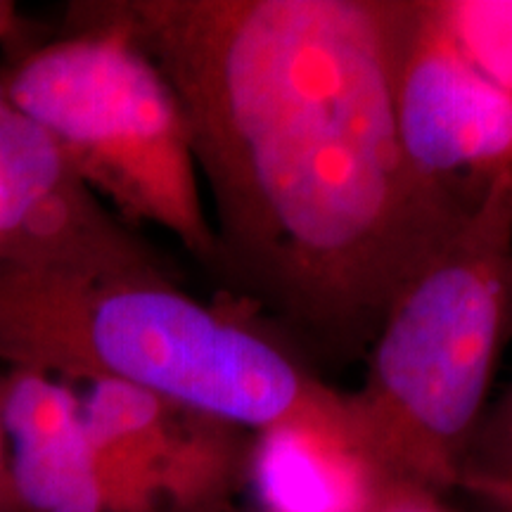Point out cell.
Instances as JSON below:
<instances>
[{
	"label": "cell",
	"instance_id": "obj_1",
	"mask_svg": "<svg viewBox=\"0 0 512 512\" xmlns=\"http://www.w3.org/2000/svg\"><path fill=\"white\" fill-rule=\"evenodd\" d=\"M64 15L124 31L169 81L211 200V273L302 358H366L484 195L444 197L408 169L392 0H91Z\"/></svg>",
	"mask_w": 512,
	"mask_h": 512
},
{
	"label": "cell",
	"instance_id": "obj_3",
	"mask_svg": "<svg viewBox=\"0 0 512 512\" xmlns=\"http://www.w3.org/2000/svg\"><path fill=\"white\" fill-rule=\"evenodd\" d=\"M510 169L401 287L363 358V384L344 394L356 446L382 479L458 489L512 337Z\"/></svg>",
	"mask_w": 512,
	"mask_h": 512
},
{
	"label": "cell",
	"instance_id": "obj_15",
	"mask_svg": "<svg viewBox=\"0 0 512 512\" xmlns=\"http://www.w3.org/2000/svg\"><path fill=\"white\" fill-rule=\"evenodd\" d=\"M0 512H19L15 486H12L10 475V444L3 415H0Z\"/></svg>",
	"mask_w": 512,
	"mask_h": 512
},
{
	"label": "cell",
	"instance_id": "obj_17",
	"mask_svg": "<svg viewBox=\"0 0 512 512\" xmlns=\"http://www.w3.org/2000/svg\"><path fill=\"white\" fill-rule=\"evenodd\" d=\"M252 512H256V510H252Z\"/></svg>",
	"mask_w": 512,
	"mask_h": 512
},
{
	"label": "cell",
	"instance_id": "obj_4",
	"mask_svg": "<svg viewBox=\"0 0 512 512\" xmlns=\"http://www.w3.org/2000/svg\"><path fill=\"white\" fill-rule=\"evenodd\" d=\"M0 93L121 221L157 226L214 271L216 238L183 110L124 31L64 15L53 38L8 55Z\"/></svg>",
	"mask_w": 512,
	"mask_h": 512
},
{
	"label": "cell",
	"instance_id": "obj_6",
	"mask_svg": "<svg viewBox=\"0 0 512 512\" xmlns=\"http://www.w3.org/2000/svg\"><path fill=\"white\" fill-rule=\"evenodd\" d=\"M88 384L81 413L112 512H238L252 432L131 384Z\"/></svg>",
	"mask_w": 512,
	"mask_h": 512
},
{
	"label": "cell",
	"instance_id": "obj_16",
	"mask_svg": "<svg viewBox=\"0 0 512 512\" xmlns=\"http://www.w3.org/2000/svg\"><path fill=\"white\" fill-rule=\"evenodd\" d=\"M510 174H512V169H510Z\"/></svg>",
	"mask_w": 512,
	"mask_h": 512
},
{
	"label": "cell",
	"instance_id": "obj_2",
	"mask_svg": "<svg viewBox=\"0 0 512 512\" xmlns=\"http://www.w3.org/2000/svg\"><path fill=\"white\" fill-rule=\"evenodd\" d=\"M0 361L57 380H114L252 434L349 427L344 392L245 318L190 297L171 275H83L0 261Z\"/></svg>",
	"mask_w": 512,
	"mask_h": 512
},
{
	"label": "cell",
	"instance_id": "obj_11",
	"mask_svg": "<svg viewBox=\"0 0 512 512\" xmlns=\"http://www.w3.org/2000/svg\"><path fill=\"white\" fill-rule=\"evenodd\" d=\"M463 479H479L512 489V384L501 399L486 406L463 460L460 482Z\"/></svg>",
	"mask_w": 512,
	"mask_h": 512
},
{
	"label": "cell",
	"instance_id": "obj_12",
	"mask_svg": "<svg viewBox=\"0 0 512 512\" xmlns=\"http://www.w3.org/2000/svg\"><path fill=\"white\" fill-rule=\"evenodd\" d=\"M370 512H456L446 496L420 484L401 479H382Z\"/></svg>",
	"mask_w": 512,
	"mask_h": 512
},
{
	"label": "cell",
	"instance_id": "obj_13",
	"mask_svg": "<svg viewBox=\"0 0 512 512\" xmlns=\"http://www.w3.org/2000/svg\"><path fill=\"white\" fill-rule=\"evenodd\" d=\"M41 38L43 36L36 34V29L22 17L15 3L0 0V46L8 50V55L22 53L24 48L34 46Z\"/></svg>",
	"mask_w": 512,
	"mask_h": 512
},
{
	"label": "cell",
	"instance_id": "obj_8",
	"mask_svg": "<svg viewBox=\"0 0 512 512\" xmlns=\"http://www.w3.org/2000/svg\"><path fill=\"white\" fill-rule=\"evenodd\" d=\"M0 415L19 512H112L81 396L69 384L10 368L0 375Z\"/></svg>",
	"mask_w": 512,
	"mask_h": 512
},
{
	"label": "cell",
	"instance_id": "obj_9",
	"mask_svg": "<svg viewBox=\"0 0 512 512\" xmlns=\"http://www.w3.org/2000/svg\"><path fill=\"white\" fill-rule=\"evenodd\" d=\"M382 475L344 432L280 425L252 437L256 512H370Z\"/></svg>",
	"mask_w": 512,
	"mask_h": 512
},
{
	"label": "cell",
	"instance_id": "obj_5",
	"mask_svg": "<svg viewBox=\"0 0 512 512\" xmlns=\"http://www.w3.org/2000/svg\"><path fill=\"white\" fill-rule=\"evenodd\" d=\"M389 91L401 152L425 188L475 200L512 166V95L460 53L437 0H392Z\"/></svg>",
	"mask_w": 512,
	"mask_h": 512
},
{
	"label": "cell",
	"instance_id": "obj_7",
	"mask_svg": "<svg viewBox=\"0 0 512 512\" xmlns=\"http://www.w3.org/2000/svg\"><path fill=\"white\" fill-rule=\"evenodd\" d=\"M0 261L83 278L169 275L162 259L95 197L53 140L3 93Z\"/></svg>",
	"mask_w": 512,
	"mask_h": 512
},
{
	"label": "cell",
	"instance_id": "obj_14",
	"mask_svg": "<svg viewBox=\"0 0 512 512\" xmlns=\"http://www.w3.org/2000/svg\"><path fill=\"white\" fill-rule=\"evenodd\" d=\"M472 501H477L486 512H512V489L510 486L479 482V479H463L458 486Z\"/></svg>",
	"mask_w": 512,
	"mask_h": 512
},
{
	"label": "cell",
	"instance_id": "obj_10",
	"mask_svg": "<svg viewBox=\"0 0 512 512\" xmlns=\"http://www.w3.org/2000/svg\"><path fill=\"white\" fill-rule=\"evenodd\" d=\"M437 8L472 67L512 95V0H437Z\"/></svg>",
	"mask_w": 512,
	"mask_h": 512
}]
</instances>
